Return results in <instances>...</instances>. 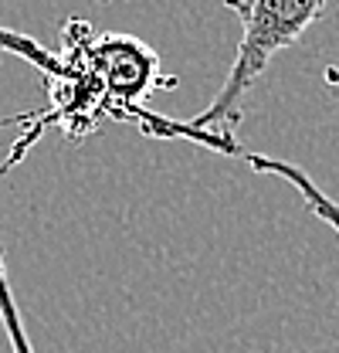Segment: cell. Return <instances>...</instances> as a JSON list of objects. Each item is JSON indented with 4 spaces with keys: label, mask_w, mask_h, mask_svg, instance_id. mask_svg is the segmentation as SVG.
<instances>
[{
    "label": "cell",
    "mask_w": 339,
    "mask_h": 353,
    "mask_svg": "<svg viewBox=\"0 0 339 353\" xmlns=\"http://www.w3.org/2000/svg\"><path fill=\"white\" fill-rule=\"evenodd\" d=\"M241 21V41L220 92L207 102L190 126L204 132L234 136L241 123V105L251 85L265 75L275 54H282L326 14V0H220Z\"/></svg>",
    "instance_id": "1"
},
{
    "label": "cell",
    "mask_w": 339,
    "mask_h": 353,
    "mask_svg": "<svg viewBox=\"0 0 339 353\" xmlns=\"http://www.w3.org/2000/svg\"><path fill=\"white\" fill-rule=\"evenodd\" d=\"M245 160L251 163L258 174H271V176H278V180H285V183H292V187L298 190V197L305 201V208L322 221V224H329V228L339 234V204L336 201H329V197H326L312 180H309L305 170H298L296 163H285V160L265 157V153H245Z\"/></svg>",
    "instance_id": "2"
},
{
    "label": "cell",
    "mask_w": 339,
    "mask_h": 353,
    "mask_svg": "<svg viewBox=\"0 0 339 353\" xmlns=\"http://www.w3.org/2000/svg\"><path fill=\"white\" fill-rule=\"evenodd\" d=\"M0 54H17L21 61L34 65L48 79H54V75L61 72L58 51H48V48L38 44L34 38H28V34H21V31H10V28H3V24H0Z\"/></svg>",
    "instance_id": "3"
},
{
    "label": "cell",
    "mask_w": 339,
    "mask_h": 353,
    "mask_svg": "<svg viewBox=\"0 0 339 353\" xmlns=\"http://www.w3.org/2000/svg\"><path fill=\"white\" fill-rule=\"evenodd\" d=\"M0 323H3L10 353H34L31 340H28V330H24V319H21V309H17V299L10 292L7 272H3V259H0Z\"/></svg>",
    "instance_id": "4"
}]
</instances>
